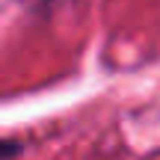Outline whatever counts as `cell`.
<instances>
[{"label":"cell","mask_w":160,"mask_h":160,"mask_svg":"<svg viewBox=\"0 0 160 160\" xmlns=\"http://www.w3.org/2000/svg\"><path fill=\"white\" fill-rule=\"evenodd\" d=\"M15 145H9V142H0V160H3V157H9V154H15Z\"/></svg>","instance_id":"obj_1"}]
</instances>
